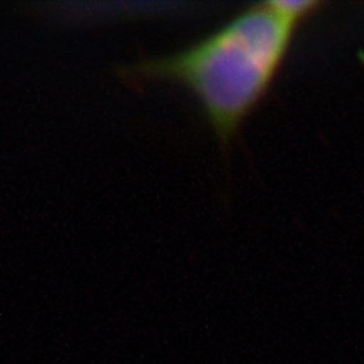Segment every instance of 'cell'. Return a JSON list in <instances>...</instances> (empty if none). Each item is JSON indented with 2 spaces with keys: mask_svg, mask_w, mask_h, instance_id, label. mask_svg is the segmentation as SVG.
<instances>
[{
  "mask_svg": "<svg viewBox=\"0 0 364 364\" xmlns=\"http://www.w3.org/2000/svg\"><path fill=\"white\" fill-rule=\"evenodd\" d=\"M318 7L314 0H272L236 14L225 26L167 56L124 66L127 83H176L201 107L223 150L270 93L295 33Z\"/></svg>",
  "mask_w": 364,
  "mask_h": 364,
  "instance_id": "1",
  "label": "cell"
}]
</instances>
